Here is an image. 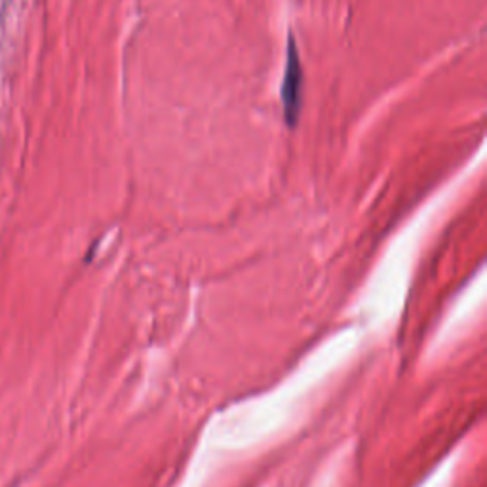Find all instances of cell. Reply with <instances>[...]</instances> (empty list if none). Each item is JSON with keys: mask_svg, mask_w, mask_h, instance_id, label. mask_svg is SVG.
Instances as JSON below:
<instances>
[{"mask_svg": "<svg viewBox=\"0 0 487 487\" xmlns=\"http://www.w3.org/2000/svg\"><path fill=\"white\" fill-rule=\"evenodd\" d=\"M303 71L301 61L297 56V46L294 37L289 35L287 40V56H286V73L282 82V103H284V116L287 126H295L301 111V86Z\"/></svg>", "mask_w": 487, "mask_h": 487, "instance_id": "6da1fadb", "label": "cell"}]
</instances>
